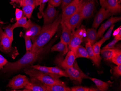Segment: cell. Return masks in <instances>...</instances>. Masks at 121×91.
<instances>
[{
    "instance_id": "6da1fadb",
    "label": "cell",
    "mask_w": 121,
    "mask_h": 91,
    "mask_svg": "<svg viewBox=\"0 0 121 91\" xmlns=\"http://www.w3.org/2000/svg\"><path fill=\"white\" fill-rule=\"evenodd\" d=\"M61 19V15L60 14L51 23L43 26L40 34L33 42L31 51H42L43 47L57 31Z\"/></svg>"
},
{
    "instance_id": "7a4b0ae2",
    "label": "cell",
    "mask_w": 121,
    "mask_h": 91,
    "mask_svg": "<svg viewBox=\"0 0 121 91\" xmlns=\"http://www.w3.org/2000/svg\"><path fill=\"white\" fill-rule=\"evenodd\" d=\"M41 52L26 51V54L17 61L13 62H8L2 69V71L4 73H13L26 68L36 61Z\"/></svg>"
},
{
    "instance_id": "3957f363",
    "label": "cell",
    "mask_w": 121,
    "mask_h": 91,
    "mask_svg": "<svg viewBox=\"0 0 121 91\" xmlns=\"http://www.w3.org/2000/svg\"><path fill=\"white\" fill-rule=\"evenodd\" d=\"M24 72L28 75L39 81L43 84L46 85H60L64 86L66 85L64 82L60 80L59 78H53L51 76L34 68L26 69L25 70Z\"/></svg>"
},
{
    "instance_id": "277c9868",
    "label": "cell",
    "mask_w": 121,
    "mask_h": 91,
    "mask_svg": "<svg viewBox=\"0 0 121 91\" xmlns=\"http://www.w3.org/2000/svg\"><path fill=\"white\" fill-rule=\"evenodd\" d=\"M12 44L5 33L0 29V51L14 58L18 54V52L12 47Z\"/></svg>"
},
{
    "instance_id": "5b68a950",
    "label": "cell",
    "mask_w": 121,
    "mask_h": 91,
    "mask_svg": "<svg viewBox=\"0 0 121 91\" xmlns=\"http://www.w3.org/2000/svg\"><path fill=\"white\" fill-rule=\"evenodd\" d=\"M85 2L83 0H81V3L77 11L70 17L65 20L63 22L67 26V27L72 31L74 32L75 30L82 22V9Z\"/></svg>"
},
{
    "instance_id": "8992f818",
    "label": "cell",
    "mask_w": 121,
    "mask_h": 91,
    "mask_svg": "<svg viewBox=\"0 0 121 91\" xmlns=\"http://www.w3.org/2000/svg\"><path fill=\"white\" fill-rule=\"evenodd\" d=\"M65 71L71 80H74L81 83L84 79H90L91 77L85 74L79 68L76 61H75L72 66L65 69Z\"/></svg>"
},
{
    "instance_id": "52a82bcc",
    "label": "cell",
    "mask_w": 121,
    "mask_h": 91,
    "mask_svg": "<svg viewBox=\"0 0 121 91\" xmlns=\"http://www.w3.org/2000/svg\"><path fill=\"white\" fill-rule=\"evenodd\" d=\"M85 29L81 27L73 32L72 36L68 45L70 51L75 53L78 47L80 45L83 39Z\"/></svg>"
},
{
    "instance_id": "ba28073f",
    "label": "cell",
    "mask_w": 121,
    "mask_h": 91,
    "mask_svg": "<svg viewBox=\"0 0 121 91\" xmlns=\"http://www.w3.org/2000/svg\"><path fill=\"white\" fill-rule=\"evenodd\" d=\"M29 82V79L26 76L19 74L10 80L7 87L13 90L19 89L24 88Z\"/></svg>"
},
{
    "instance_id": "9c48e42d",
    "label": "cell",
    "mask_w": 121,
    "mask_h": 91,
    "mask_svg": "<svg viewBox=\"0 0 121 91\" xmlns=\"http://www.w3.org/2000/svg\"><path fill=\"white\" fill-rule=\"evenodd\" d=\"M23 28L26 32L25 34L30 37L32 42L40 34L42 29L40 26L32 22L30 19L27 21L26 25Z\"/></svg>"
},
{
    "instance_id": "30bf717a",
    "label": "cell",
    "mask_w": 121,
    "mask_h": 91,
    "mask_svg": "<svg viewBox=\"0 0 121 91\" xmlns=\"http://www.w3.org/2000/svg\"><path fill=\"white\" fill-rule=\"evenodd\" d=\"M81 0H73L72 2L62 9V19L60 23L73 15L78 9L81 3Z\"/></svg>"
},
{
    "instance_id": "8fae6325",
    "label": "cell",
    "mask_w": 121,
    "mask_h": 91,
    "mask_svg": "<svg viewBox=\"0 0 121 91\" xmlns=\"http://www.w3.org/2000/svg\"><path fill=\"white\" fill-rule=\"evenodd\" d=\"M58 13L54 6L48 3V6L44 12L42 13L43 18V26L51 23L53 22Z\"/></svg>"
},
{
    "instance_id": "7c38bea8",
    "label": "cell",
    "mask_w": 121,
    "mask_h": 91,
    "mask_svg": "<svg viewBox=\"0 0 121 91\" xmlns=\"http://www.w3.org/2000/svg\"><path fill=\"white\" fill-rule=\"evenodd\" d=\"M111 15L112 14L109 10L102 7L94 18L92 25V28L95 30L97 29L103 21Z\"/></svg>"
},
{
    "instance_id": "4fadbf2b",
    "label": "cell",
    "mask_w": 121,
    "mask_h": 91,
    "mask_svg": "<svg viewBox=\"0 0 121 91\" xmlns=\"http://www.w3.org/2000/svg\"><path fill=\"white\" fill-rule=\"evenodd\" d=\"M102 7L109 10L112 15L121 12V5L118 0H105Z\"/></svg>"
},
{
    "instance_id": "5bb4252c",
    "label": "cell",
    "mask_w": 121,
    "mask_h": 91,
    "mask_svg": "<svg viewBox=\"0 0 121 91\" xmlns=\"http://www.w3.org/2000/svg\"><path fill=\"white\" fill-rule=\"evenodd\" d=\"M94 3L93 0L85 2L82 9V21L91 17L94 12Z\"/></svg>"
},
{
    "instance_id": "9a60e30c",
    "label": "cell",
    "mask_w": 121,
    "mask_h": 91,
    "mask_svg": "<svg viewBox=\"0 0 121 91\" xmlns=\"http://www.w3.org/2000/svg\"><path fill=\"white\" fill-rule=\"evenodd\" d=\"M121 17H112L110 18H109L105 23L102 24L101 26L99 29L98 31L97 32L99 37V38L102 37L103 36L104 32L109 27H110V26H111L112 24L121 20Z\"/></svg>"
},
{
    "instance_id": "2e32d148",
    "label": "cell",
    "mask_w": 121,
    "mask_h": 91,
    "mask_svg": "<svg viewBox=\"0 0 121 91\" xmlns=\"http://www.w3.org/2000/svg\"><path fill=\"white\" fill-rule=\"evenodd\" d=\"M85 48L87 52L88 55H89L90 59H91L95 65L96 66H99L101 62V57H98L95 55L93 51L92 47L91 45V43L89 41H87L85 45Z\"/></svg>"
},
{
    "instance_id": "e0dca14e",
    "label": "cell",
    "mask_w": 121,
    "mask_h": 91,
    "mask_svg": "<svg viewBox=\"0 0 121 91\" xmlns=\"http://www.w3.org/2000/svg\"><path fill=\"white\" fill-rule=\"evenodd\" d=\"M60 24L61 25L62 29L60 40L69 45L73 33L64 23H60Z\"/></svg>"
},
{
    "instance_id": "ac0fdd59",
    "label": "cell",
    "mask_w": 121,
    "mask_h": 91,
    "mask_svg": "<svg viewBox=\"0 0 121 91\" xmlns=\"http://www.w3.org/2000/svg\"><path fill=\"white\" fill-rule=\"evenodd\" d=\"M74 53L71 51H69L67 53L64 60L61 63V66L64 69L68 68L72 66L75 61Z\"/></svg>"
},
{
    "instance_id": "d6986e66",
    "label": "cell",
    "mask_w": 121,
    "mask_h": 91,
    "mask_svg": "<svg viewBox=\"0 0 121 91\" xmlns=\"http://www.w3.org/2000/svg\"><path fill=\"white\" fill-rule=\"evenodd\" d=\"M99 38V36L95 29L93 28L87 29L86 32V40L87 42H90L92 47Z\"/></svg>"
},
{
    "instance_id": "ffe728a7",
    "label": "cell",
    "mask_w": 121,
    "mask_h": 91,
    "mask_svg": "<svg viewBox=\"0 0 121 91\" xmlns=\"http://www.w3.org/2000/svg\"><path fill=\"white\" fill-rule=\"evenodd\" d=\"M68 45L66 43L60 40V42L53 46L51 49V52L58 51L65 55L68 52Z\"/></svg>"
},
{
    "instance_id": "44dd1931",
    "label": "cell",
    "mask_w": 121,
    "mask_h": 91,
    "mask_svg": "<svg viewBox=\"0 0 121 91\" xmlns=\"http://www.w3.org/2000/svg\"><path fill=\"white\" fill-rule=\"evenodd\" d=\"M24 88L23 91H48L45 85H41L29 82Z\"/></svg>"
},
{
    "instance_id": "7402d4cb",
    "label": "cell",
    "mask_w": 121,
    "mask_h": 91,
    "mask_svg": "<svg viewBox=\"0 0 121 91\" xmlns=\"http://www.w3.org/2000/svg\"><path fill=\"white\" fill-rule=\"evenodd\" d=\"M33 68L36 69L37 70H39L45 74L51 76L53 78H59L61 76H59L58 75L54 74L49 69L48 67L45 66H42L39 65H33L32 66Z\"/></svg>"
},
{
    "instance_id": "603a6c76",
    "label": "cell",
    "mask_w": 121,
    "mask_h": 91,
    "mask_svg": "<svg viewBox=\"0 0 121 91\" xmlns=\"http://www.w3.org/2000/svg\"><path fill=\"white\" fill-rule=\"evenodd\" d=\"M90 79L95 83L97 87V89L99 91H106L110 86L108 83L95 78H91Z\"/></svg>"
},
{
    "instance_id": "cb8c5ba5",
    "label": "cell",
    "mask_w": 121,
    "mask_h": 91,
    "mask_svg": "<svg viewBox=\"0 0 121 91\" xmlns=\"http://www.w3.org/2000/svg\"><path fill=\"white\" fill-rule=\"evenodd\" d=\"M111 62L119 65L121 64V50L119 47H114V52L112 56Z\"/></svg>"
},
{
    "instance_id": "d4e9b609",
    "label": "cell",
    "mask_w": 121,
    "mask_h": 91,
    "mask_svg": "<svg viewBox=\"0 0 121 91\" xmlns=\"http://www.w3.org/2000/svg\"><path fill=\"white\" fill-rule=\"evenodd\" d=\"M114 50V48L110 49L103 48L100 50V53L104 61H111Z\"/></svg>"
},
{
    "instance_id": "484cf974",
    "label": "cell",
    "mask_w": 121,
    "mask_h": 91,
    "mask_svg": "<svg viewBox=\"0 0 121 91\" xmlns=\"http://www.w3.org/2000/svg\"><path fill=\"white\" fill-rule=\"evenodd\" d=\"M48 91H71L70 87L60 85H45Z\"/></svg>"
},
{
    "instance_id": "4316f807",
    "label": "cell",
    "mask_w": 121,
    "mask_h": 91,
    "mask_svg": "<svg viewBox=\"0 0 121 91\" xmlns=\"http://www.w3.org/2000/svg\"><path fill=\"white\" fill-rule=\"evenodd\" d=\"M74 54L75 59L80 57L86 58L90 59L86 48L81 45L78 47Z\"/></svg>"
},
{
    "instance_id": "83f0119b",
    "label": "cell",
    "mask_w": 121,
    "mask_h": 91,
    "mask_svg": "<svg viewBox=\"0 0 121 91\" xmlns=\"http://www.w3.org/2000/svg\"><path fill=\"white\" fill-rule=\"evenodd\" d=\"M22 11L24 15H25L26 18L30 19L31 17L33 11L36 7L34 5H27L22 6Z\"/></svg>"
},
{
    "instance_id": "f1b7e54d",
    "label": "cell",
    "mask_w": 121,
    "mask_h": 91,
    "mask_svg": "<svg viewBox=\"0 0 121 91\" xmlns=\"http://www.w3.org/2000/svg\"><path fill=\"white\" fill-rule=\"evenodd\" d=\"M27 21L26 17H22L21 19L17 21L14 24L11 26V28L13 30L15 28L19 27L24 28L27 23Z\"/></svg>"
},
{
    "instance_id": "f546056e",
    "label": "cell",
    "mask_w": 121,
    "mask_h": 91,
    "mask_svg": "<svg viewBox=\"0 0 121 91\" xmlns=\"http://www.w3.org/2000/svg\"><path fill=\"white\" fill-rule=\"evenodd\" d=\"M50 71L54 74L58 75L60 76L69 77L68 75L65 70L57 67H48Z\"/></svg>"
},
{
    "instance_id": "4dcf8cb0",
    "label": "cell",
    "mask_w": 121,
    "mask_h": 91,
    "mask_svg": "<svg viewBox=\"0 0 121 91\" xmlns=\"http://www.w3.org/2000/svg\"><path fill=\"white\" fill-rule=\"evenodd\" d=\"M114 26H115L114 24H112L111 26H110L109 29L107 32L106 34L102 38V39H101V40H100L99 41L102 43V44L106 41L109 39L111 36V34L113 30Z\"/></svg>"
},
{
    "instance_id": "1f68e13d",
    "label": "cell",
    "mask_w": 121,
    "mask_h": 91,
    "mask_svg": "<svg viewBox=\"0 0 121 91\" xmlns=\"http://www.w3.org/2000/svg\"><path fill=\"white\" fill-rule=\"evenodd\" d=\"M5 30L4 32L9 38L10 41L13 43V30L11 28V25L3 28Z\"/></svg>"
},
{
    "instance_id": "d6a6232c",
    "label": "cell",
    "mask_w": 121,
    "mask_h": 91,
    "mask_svg": "<svg viewBox=\"0 0 121 91\" xmlns=\"http://www.w3.org/2000/svg\"><path fill=\"white\" fill-rule=\"evenodd\" d=\"M102 44V43L99 41L98 42H96L92 46V49L93 51L94 52L95 55L98 57H100V47Z\"/></svg>"
},
{
    "instance_id": "836d02e7",
    "label": "cell",
    "mask_w": 121,
    "mask_h": 91,
    "mask_svg": "<svg viewBox=\"0 0 121 91\" xmlns=\"http://www.w3.org/2000/svg\"><path fill=\"white\" fill-rule=\"evenodd\" d=\"M23 37L25 40V44H26V51H31L32 49V44L31 42V39L29 36L23 34Z\"/></svg>"
},
{
    "instance_id": "e575fe53",
    "label": "cell",
    "mask_w": 121,
    "mask_h": 91,
    "mask_svg": "<svg viewBox=\"0 0 121 91\" xmlns=\"http://www.w3.org/2000/svg\"><path fill=\"white\" fill-rule=\"evenodd\" d=\"M19 4L21 6L27 5H34L35 7L38 6L37 3L34 0H20Z\"/></svg>"
},
{
    "instance_id": "d590c367",
    "label": "cell",
    "mask_w": 121,
    "mask_h": 91,
    "mask_svg": "<svg viewBox=\"0 0 121 91\" xmlns=\"http://www.w3.org/2000/svg\"><path fill=\"white\" fill-rule=\"evenodd\" d=\"M112 72L113 76L117 77L120 76H121V65L113 67Z\"/></svg>"
},
{
    "instance_id": "8d00e7d4",
    "label": "cell",
    "mask_w": 121,
    "mask_h": 91,
    "mask_svg": "<svg viewBox=\"0 0 121 91\" xmlns=\"http://www.w3.org/2000/svg\"><path fill=\"white\" fill-rule=\"evenodd\" d=\"M49 1V0H42L40 4L39 7V12L38 14V16L39 18H41L42 17V13L43 12V9L45 6L46 3Z\"/></svg>"
},
{
    "instance_id": "74e56055",
    "label": "cell",
    "mask_w": 121,
    "mask_h": 91,
    "mask_svg": "<svg viewBox=\"0 0 121 91\" xmlns=\"http://www.w3.org/2000/svg\"><path fill=\"white\" fill-rule=\"evenodd\" d=\"M113 36L114 38L117 39L119 41L121 40V26L115 30L113 32Z\"/></svg>"
},
{
    "instance_id": "f35d334b",
    "label": "cell",
    "mask_w": 121,
    "mask_h": 91,
    "mask_svg": "<svg viewBox=\"0 0 121 91\" xmlns=\"http://www.w3.org/2000/svg\"><path fill=\"white\" fill-rule=\"evenodd\" d=\"M90 88L82 86L74 87L71 88V91H90Z\"/></svg>"
},
{
    "instance_id": "ab89813d",
    "label": "cell",
    "mask_w": 121,
    "mask_h": 91,
    "mask_svg": "<svg viewBox=\"0 0 121 91\" xmlns=\"http://www.w3.org/2000/svg\"><path fill=\"white\" fill-rule=\"evenodd\" d=\"M118 41H119V40L114 38V39L112 41L109 43L108 44L104 46L103 48L110 49L114 48L115 45Z\"/></svg>"
},
{
    "instance_id": "60d3db41",
    "label": "cell",
    "mask_w": 121,
    "mask_h": 91,
    "mask_svg": "<svg viewBox=\"0 0 121 91\" xmlns=\"http://www.w3.org/2000/svg\"><path fill=\"white\" fill-rule=\"evenodd\" d=\"M23 15L22 10L18 8H16L15 10V17L16 21H17L23 17Z\"/></svg>"
},
{
    "instance_id": "b9f144b4",
    "label": "cell",
    "mask_w": 121,
    "mask_h": 91,
    "mask_svg": "<svg viewBox=\"0 0 121 91\" xmlns=\"http://www.w3.org/2000/svg\"><path fill=\"white\" fill-rule=\"evenodd\" d=\"M8 62L7 60L1 54H0V70L3 68Z\"/></svg>"
},
{
    "instance_id": "7bdbcfd3",
    "label": "cell",
    "mask_w": 121,
    "mask_h": 91,
    "mask_svg": "<svg viewBox=\"0 0 121 91\" xmlns=\"http://www.w3.org/2000/svg\"><path fill=\"white\" fill-rule=\"evenodd\" d=\"M61 1L62 0H49L48 2L54 7H57L60 6Z\"/></svg>"
},
{
    "instance_id": "ee69618b",
    "label": "cell",
    "mask_w": 121,
    "mask_h": 91,
    "mask_svg": "<svg viewBox=\"0 0 121 91\" xmlns=\"http://www.w3.org/2000/svg\"><path fill=\"white\" fill-rule=\"evenodd\" d=\"M73 1V0H62L61 2L62 9H64Z\"/></svg>"
},
{
    "instance_id": "f6af8a7d",
    "label": "cell",
    "mask_w": 121,
    "mask_h": 91,
    "mask_svg": "<svg viewBox=\"0 0 121 91\" xmlns=\"http://www.w3.org/2000/svg\"><path fill=\"white\" fill-rule=\"evenodd\" d=\"M34 0L37 3L38 6L40 5L41 2V1H42V0Z\"/></svg>"
},
{
    "instance_id": "bcb514c9",
    "label": "cell",
    "mask_w": 121,
    "mask_h": 91,
    "mask_svg": "<svg viewBox=\"0 0 121 91\" xmlns=\"http://www.w3.org/2000/svg\"><path fill=\"white\" fill-rule=\"evenodd\" d=\"M104 1H105V0H100V4H101L102 6L104 4Z\"/></svg>"
},
{
    "instance_id": "7dc6e473",
    "label": "cell",
    "mask_w": 121,
    "mask_h": 91,
    "mask_svg": "<svg viewBox=\"0 0 121 91\" xmlns=\"http://www.w3.org/2000/svg\"><path fill=\"white\" fill-rule=\"evenodd\" d=\"M14 1L16 3H17V4H19V3L20 0H14Z\"/></svg>"
},
{
    "instance_id": "c3c4849f",
    "label": "cell",
    "mask_w": 121,
    "mask_h": 91,
    "mask_svg": "<svg viewBox=\"0 0 121 91\" xmlns=\"http://www.w3.org/2000/svg\"><path fill=\"white\" fill-rule=\"evenodd\" d=\"M11 0V2L13 3L15 2H14V0Z\"/></svg>"
}]
</instances>
